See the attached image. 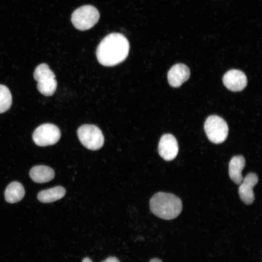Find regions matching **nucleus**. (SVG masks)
<instances>
[{
	"instance_id": "1",
	"label": "nucleus",
	"mask_w": 262,
	"mask_h": 262,
	"mask_svg": "<svg viewBox=\"0 0 262 262\" xmlns=\"http://www.w3.org/2000/svg\"><path fill=\"white\" fill-rule=\"evenodd\" d=\"M130 44L126 37L119 33H112L100 42L96 50L98 62L106 66H112L124 61L127 57Z\"/></svg>"
},
{
	"instance_id": "2",
	"label": "nucleus",
	"mask_w": 262,
	"mask_h": 262,
	"mask_svg": "<svg viewBox=\"0 0 262 262\" xmlns=\"http://www.w3.org/2000/svg\"><path fill=\"white\" fill-rule=\"evenodd\" d=\"M149 207L152 213L157 217L171 220L180 215L182 204L180 199L175 195L160 192L151 197Z\"/></svg>"
},
{
	"instance_id": "3",
	"label": "nucleus",
	"mask_w": 262,
	"mask_h": 262,
	"mask_svg": "<svg viewBox=\"0 0 262 262\" xmlns=\"http://www.w3.org/2000/svg\"><path fill=\"white\" fill-rule=\"evenodd\" d=\"M99 13L93 6L86 5L75 10L71 16V21L74 26L81 31L88 30L98 21Z\"/></svg>"
},
{
	"instance_id": "4",
	"label": "nucleus",
	"mask_w": 262,
	"mask_h": 262,
	"mask_svg": "<svg viewBox=\"0 0 262 262\" xmlns=\"http://www.w3.org/2000/svg\"><path fill=\"white\" fill-rule=\"evenodd\" d=\"M77 135L82 144L88 149L97 150L103 145L104 138L102 132L94 125H82L77 130Z\"/></svg>"
},
{
	"instance_id": "5",
	"label": "nucleus",
	"mask_w": 262,
	"mask_h": 262,
	"mask_svg": "<svg viewBox=\"0 0 262 262\" xmlns=\"http://www.w3.org/2000/svg\"><path fill=\"white\" fill-rule=\"evenodd\" d=\"M204 128L208 138L213 143H222L228 137V124L224 119L218 115L209 116L205 122Z\"/></svg>"
},
{
	"instance_id": "6",
	"label": "nucleus",
	"mask_w": 262,
	"mask_h": 262,
	"mask_svg": "<svg viewBox=\"0 0 262 262\" xmlns=\"http://www.w3.org/2000/svg\"><path fill=\"white\" fill-rule=\"evenodd\" d=\"M60 137L61 132L58 127L50 123L41 125L33 134L34 143L41 147L54 145L59 141Z\"/></svg>"
},
{
	"instance_id": "7",
	"label": "nucleus",
	"mask_w": 262,
	"mask_h": 262,
	"mask_svg": "<svg viewBox=\"0 0 262 262\" xmlns=\"http://www.w3.org/2000/svg\"><path fill=\"white\" fill-rule=\"evenodd\" d=\"M178 151L179 146L174 136L169 133L164 134L158 145L160 156L165 161H171L176 157Z\"/></svg>"
},
{
	"instance_id": "8",
	"label": "nucleus",
	"mask_w": 262,
	"mask_h": 262,
	"mask_svg": "<svg viewBox=\"0 0 262 262\" xmlns=\"http://www.w3.org/2000/svg\"><path fill=\"white\" fill-rule=\"evenodd\" d=\"M224 85L229 90L238 92L243 90L247 85V78L241 70L231 69L227 71L223 77Z\"/></svg>"
},
{
	"instance_id": "9",
	"label": "nucleus",
	"mask_w": 262,
	"mask_h": 262,
	"mask_svg": "<svg viewBox=\"0 0 262 262\" xmlns=\"http://www.w3.org/2000/svg\"><path fill=\"white\" fill-rule=\"evenodd\" d=\"M258 177L254 173H249L240 184L239 194L242 201L246 204H251L255 199L253 188L258 182Z\"/></svg>"
},
{
	"instance_id": "10",
	"label": "nucleus",
	"mask_w": 262,
	"mask_h": 262,
	"mask_svg": "<svg viewBox=\"0 0 262 262\" xmlns=\"http://www.w3.org/2000/svg\"><path fill=\"white\" fill-rule=\"evenodd\" d=\"M190 76L189 67L183 64H177L171 67L167 74L169 84L173 87H179L187 81Z\"/></svg>"
},
{
	"instance_id": "11",
	"label": "nucleus",
	"mask_w": 262,
	"mask_h": 262,
	"mask_svg": "<svg viewBox=\"0 0 262 262\" xmlns=\"http://www.w3.org/2000/svg\"><path fill=\"white\" fill-rule=\"evenodd\" d=\"M246 164L245 158L242 155L233 156L229 163V173L230 179L236 184H240L243 179L242 171Z\"/></svg>"
},
{
	"instance_id": "12",
	"label": "nucleus",
	"mask_w": 262,
	"mask_h": 262,
	"mask_svg": "<svg viewBox=\"0 0 262 262\" xmlns=\"http://www.w3.org/2000/svg\"><path fill=\"white\" fill-rule=\"evenodd\" d=\"M33 181L37 183H45L53 179L55 172L51 168L43 165L32 167L29 173Z\"/></svg>"
},
{
	"instance_id": "13",
	"label": "nucleus",
	"mask_w": 262,
	"mask_h": 262,
	"mask_svg": "<svg viewBox=\"0 0 262 262\" xmlns=\"http://www.w3.org/2000/svg\"><path fill=\"white\" fill-rule=\"evenodd\" d=\"M24 195V187L17 181L10 183L6 187L4 192L5 199L10 203H14L20 201Z\"/></svg>"
},
{
	"instance_id": "14",
	"label": "nucleus",
	"mask_w": 262,
	"mask_h": 262,
	"mask_svg": "<svg viewBox=\"0 0 262 262\" xmlns=\"http://www.w3.org/2000/svg\"><path fill=\"white\" fill-rule=\"evenodd\" d=\"M66 193V190L63 187L57 186L39 192L37 198L42 203H50L62 198Z\"/></svg>"
},
{
	"instance_id": "15",
	"label": "nucleus",
	"mask_w": 262,
	"mask_h": 262,
	"mask_svg": "<svg viewBox=\"0 0 262 262\" xmlns=\"http://www.w3.org/2000/svg\"><path fill=\"white\" fill-rule=\"evenodd\" d=\"M33 77L37 82H42L55 79V75L47 64L43 63L35 68Z\"/></svg>"
},
{
	"instance_id": "16",
	"label": "nucleus",
	"mask_w": 262,
	"mask_h": 262,
	"mask_svg": "<svg viewBox=\"0 0 262 262\" xmlns=\"http://www.w3.org/2000/svg\"><path fill=\"white\" fill-rule=\"evenodd\" d=\"M12 103V95L6 86L0 84V114L7 111Z\"/></svg>"
},
{
	"instance_id": "17",
	"label": "nucleus",
	"mask_w": 262,
	"mask_h": 262,
	"mask_svg": "<svg viewBox=\"0 0 262 262\" xmlns=\"http://www.w3.org/2000/svg\"><path fill=\"white\" fill-rule=\"evenodd\" d=\"M57 86V82L55 79L46 82L37 83L38 90L45 96H50L53 95L56 90Z\"/></svg>"
},
{
	"instance_id": "18",
	"label": "nucleus",
	"mask_w": 262,
	"mask_h": 262,
	"mask_svg": "<svg viewBox=\"0 0 262 262\" xmlns=\"http://www.w3.org/2000/svg\"><path fill=\"white\" fill-rule=\"evenodd\" d=\"M102 262H120V261L115 257H110Z\"/></svg>"
},
{
	"instance_id": "19",
	"label": "nucleus",
	"mask_w": 262,
	"mask_h": 262,
	"mask_svg": "<svg viewBox=\"0 0 262 262\" xmlns=\"http://www.w3.org/2000/svg\"><path fill=\"white\" fill-rule=\"evenodd\" d=\"M149 262H163L161 260L157 259V258H154L151 259Z\"/></svg>"
},
{
	"instance_id": "20",
	"label": "nucleus",
	"mask_w": 262,
	"mask_h": 262,
	"mask_svg": "<svg viewBox=\"0 0 262 262\" xmlns=\"http://www.w3.org/2000/svg\"><path fill=\"white\" fill-rule=\"evenodd\" d=\"M82 262H92V261L89 258L86 257L82 260Z\"/></svg>"
}]
</instances>
